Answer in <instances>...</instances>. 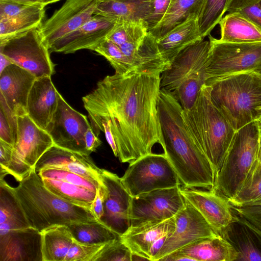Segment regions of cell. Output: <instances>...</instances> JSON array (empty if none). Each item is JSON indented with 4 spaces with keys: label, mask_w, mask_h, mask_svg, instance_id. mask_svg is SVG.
<instances>
[{
    "label": "cell",
    "mask_w": 261,
    "mask_h": 261,
    "mask_svg": "<svg viewBox=\"0 0 261 261\" xmlns=\"http://www.w3.org/2000/svg\"><path fill=\"white\" fill-rule=\"evenodd\" d=\"M160 77L158 72L115 73L82 98L93 131L104 123L110 127L121 163L130 164L162 144Z\"/></svg>",
    "instance_id": "1"
},
{
    "label": "cell",
    "mask_w": 261,
    "mask_h": 261,
    "mask_svg": "<svg viewBox=\"0 0 261 261\" xmlns=\"http://www.w3.org/2000/svg\"><path fill=\"white\" fill-rule=\"evenodd\" d=\"M182 108L172 93L161 89L158 104L161 146L185 188L214 189L215 172L189 132Z\"/></svg>",
    "instance_id": "2"
},
{
    "label": "cell",
    "mask_w": 261,
    "mask_h": 261,
    "mask_svg": "<svg viewBox=\"0 0 261 261\" xmlns=\"http://www.w3.org/2000/svg\"><path fill=\"white\" fill-rule=\"evenodd\" d=\"M14 189L31 227L39 232L96 220L89 208L67 202L49 191L35 170Z\"/></svg>",
    "instance_id": "3"
},
{
    "label": "cell",
    "mask_w": 261,
    "mask_h": 261,
    "mask_svg": "<svg viewBox=\"0 0 261 261\" xmlns=\"http://www.w3.org/2000/svg\"><path fill=\"white\" fill-rule=\"evenodd\" d=\"M181 116L190 135L212 163L216 175L236 130L214 105L207 85L202 86L191 108L182 109Z\"/></svg>",
    "instance_id": "4"
},
{
    "label": "cell",
    "mask_w": 261,
    "mask_h": 261,
    "mask_svg": "<svg viewBox=\"0 0 261 261\" xmlns=\"http://www.w3.org/2000/svg\"><path fill=\"white\" fill-rule=\"evenodd\" d=\"M214 105L234 129L255 120L261 109V74L251 70L208 79Z\"/></svg>",
    "instance_id": "5"
},
{
    "label": "cell",
    "mask_w": 261,
    "mask_h": 261,
    "mask_svg": "<svg viewBox=\"0 0 261 261\" xmlns=\"http://www.w3.org/2000/svg\"><path fill=\"white\" fill-rule=\"evenodd\" d=\"M210 48L209 40L196 42L181 50L161 74V89L171 92L182 109L193 106L208 79L206 67Z\"/></svg>",
    "instance_id": "6"
},
{
    "label": "cell",
    "mask_w": 261,
    "mask_h": 261,
    "mask_svg": "<svg viewBox=\"0 0 261 261\" xmlns=\"http://www.w3.org/2000/svg\"><path fill=\"white\" fill-rule=\"evenodd\" d=\"M260 135L255 120L236 131L222 165L216 175L213 189L227 200L239 192L257 160Z\"/></svg>",
    "instance_id": "7"
},
{
    "label": "cell",
    "mask_w": 261,
    "mask_h": 261,
    "mask_svg": "<svg viewBox=\"0 0 261 261\" xmlns=\"http://www.w3.org/2000/svg\"><path fill=\"white\" fill-rule=\"evenodd\" d=\"M18 133L11 159L0 177L12 175L20 182L35 170L36 164L54 145L50 136L38 126L28 115L17 117Z\"/></svg>",
    "instance_id": "8"
},
{
    "label": "cell",
    "mask_w": 261,
    "mask_h": 261,
    "mask_svg": "<svg viewBox=\"0 0 261 261\" xmlns=\"http://www.w3.org/2000/svg\"><path fill=\"white\" fill-rule=\"evenodd\" d=\"M121 180L132 197L181 186L177 173L164 153L151 152L130 163Z\"/></svg>",
    "instance_id": "9"
},
{
    "label": "cell",
    "mask_w": 261,
    "mask_h": 261,
    "mask_svg": "<svg viewBox=\"0 0 261 261\" xmlns=\"http://www.w3.org/2000/svg\"><path fill=\"white\" fill-rule=\"evenodd\" d=\"M208 36L210 48L206 67L208 79L260 68L261 42L231 43Z\"/></svg>",
    "instance_id": "10"
},
{
    "label": "cell",
    "mask_w": 261,
    "mask_h": 261,
    "mask_svg": "<svg viewBox=\"0 0 261 261\" xmlns=\"http://www.w3.org/2000/svg\"><path fill=\"white\" fill-rule=\"evenodd\" d=\"M0 53L36 78L51 76L55 73V64L38 28L0 41Z\"/></svg>",
    "instance_id": "11"
},
{
    "label": "cell",
    "mask_w": 261,
    "mask_h": 261,
    "mask_svg": "<svg viewBox=\"0 0 261 261\" xmlns=\"http://www.w3.org/2000/svg\"><path fill=\"white\" fill-rule=\"evenodd\" d=\"M179 187L154 190L132 197L130 227L174 217L186 203Z\"/></svg>",
    "instance_id": "12"
},
{
    "label": "cell",
    "mask_w": 261,
    "mask_h": 261,
    "mask_svg": "<svg viewBox=\"0 0 261 261\" xmlns=\"http://www.w3.org/2000/svg\"><path fill=\"white\" fill-rule=\"evenodd\" d=\"M91 127L87 116L72 108L59 93L57 110L45 129L54 145L80 154L90 155L85 135Z\"/></svg>",
    "instance_id": "13"
},
{
    "label": "cell",
    "mask_w": 261,
    "mask_h": 261,
    "mask_svg": "<svg viewBox=\"0 0 261 261\" xmlns=\"http://www.w3.org/2000/svg\"><path fill=\"white\" fill-rule=\"evenodd\" d=\"M100 0H67L38 28L48 49L56 42L76 30L94 15Z\"/></svg>",
    "instance_id": "14"
},
{
    "label": "cell",
    "mask_w": 261,
    "mask_h": 261,
    "mask_svg": "<svg viewBox=\"0 0 261 261\" xmlns=\"http://www.w3.org/2000/svg\"><path fill=\"white\" fill-rule=\"evenodd\" d=\"M174 219L175 229L169 236L153 261H159L167 255L194 241L219 235L187 200L185 207L174 216Z\"/></svg>",
    "instance_id": "15"
},
{
    "label": "cell",
    "mask_w": 261,
    "mask_h": 261,
    "mask_svg": "<svg viewBox=\"0 0 261 261\" xmlns=\"http://www.w3.org/2000/svg\"><path fill=\"white\" fill-rule=\"evenodd\" d=\"M101 178L107 193L103 203V215L99 221L121 236L130 226L132 196L116 174L101 169Z\"/></svg>",
    "instance_id": "16"
},
{
    "label": "cell",
    "mask_w": 261,
    "mask_h": 261,
    "mask_svg": "<svg viewBox=\"0 0 261 261\" xmlns=\"http://www.w3.org/2000/svg\"><path fill=\"white\" fill-rule=\"evenodd\" d=\"M179 191L218 234L235 220L230 204L215 189L180 186Z\"/></svg>",
    "instance_id": "17"
},
{
    "label": "cell",
    "mask_w": 261,
    "mask_h": 261,
    "mask_svg": "<svg viewBox=\"0 0 261 261\" xmlns=\"http://www.w3.org/2000/svg\"><path fill=\"white\" fill-rule=\"evenodd\" d=\"M117 19L94 15L82 26L65 36L49 48L50 53L72 54L87 49L94 50L106 39L115 27Z\"/></svg>",
    "instance_id": "18"
},
{
    "label": "cell",
    "mask_w": 261,
    "mask_h": 261,
    "mask_svg": "<svg viewBox=\"0 0 261 261\" xmlns=\"http://www.w3.org/2000/svg\"><path fill=\"white\" fill-rule=\"evenodd\" d=\"M239 253L221 235L194 241L162 258L161 261H233Z\"/></svg>",
    "instance_id": "19"
},
{
    "label": "cell",
    "mask_w": 261,
    "mask_h": 261,
    "mask_svg": "<svg viewBox=\"0 0 261 261\" xmlns=\"http://www.w3.org/2000/svg\"><path fill=\"white\" fill-rule=\"evenodd\" d=\"M36 77L31 72L11 64L0 72V95L13 114L27 115V101Z\"/></svg>",
    "instance_id": "20"
},
{
    "label": "cell",
    "mask_w": 261,
    "mask_h": 261,
    "mask_svg": "<svg viewBox=\"0 0 261 261\" xmlns=\"http://www.w3.org/2000/svg\"><path fill=\"white\" fill-rule=\"evenodd\" d=\"M47 168L67 170L99 184L102 182L101 169L95 164L90 155L73 152L54 145L38 161L35 171L38 173L40 170Z\"/></svg>",
    "instance_id": "21"
},
{
    "label": "cell",
    "mask_w": 261,
    "mask_h": 261,
    "mask_svg": "<svg viewBox=\"0 0 261 261\" xmlns=\"http://www.w3.org/2000/svg\"><path fill=\"white\" fill-rule=\"evenodd\" d=\"M41 260L40 232L32 227L0 236V261Z\"/></svg>",
    "instance_id": "22"
},
{
    "label": "cell",
    "mask_w": 261,
    "mask_h": 261,
    "mask_svg": "<svg viewBox=\"0 0 261 261\" xmlns=\"http://www.w3.org/2000/svg\"><path fill=\"white\" fill-rule=\"evenodd\" d=\"M59 93L51 76L36 78L27 101V115L39 127L45 129L57 110Z\"/></svg>",
    "instance_id": "23"
},
{
    "label": "cell",
    "mask_w": 261,
    "mask_h": 261,
    "mask_svg": "<svg viewBox=\"0 0 261 261\" xmlns=\"http://www.w3.org/2000/svg\"><path fill=\"white\" fill-rule=\"evenodd\" d=\"M174 217L161 222H152L129 228L120 236L122 242L135 254L149 260V250L161 237L173 232Z\"/></svg>",
    "instance_id": "24"
},
{
    "label": "cell",
    "mask_w": 261,
    "mask_h": 261,
    "mask_svg": "<svg viewBox=\"0 0 261 261\" xmlns=\"http://www.w3.org/2000/svg\"><path fill=\"white\" fill-rule=\"evenodd\" d=\"M203 40L199 32L197 19H187L176 26L164 36L156 40L160 53L170 64L184 49Z\"/></svg>",
    "instance_id": "25"
},
{
    "label": "cell",
    "mask_w": 261,
    "mask_h": 261,
    "mask_svg": "<svg viewBox=\"0 0 261 261\" xmlns=\"http://www.w3.org/2000/svg\"><path fill=\"white\" fill-rule=\"evenodd\" d=\"M30 227L14 188L0 178V236Z\"/></svg>",
    "instance_id": "26"
},
{
    "label": "cell",
    "mask_w": 261,
    "mask_h": 261,
    "mask_svg": "<svg viewBox=\"0 0 261 261\" xmlns=\"http://www.w3.org/2000/svg\"><path fill=\"white\" fill-rule=\"evenodd\" d=\"M220 40L231 43L261 42V28L238 12L228 13L219 22Z\"/></svg>",
    "instance_id": "27"
},
{
    "label": "cell",
    "mask_w": 261,
    "mask_h": 261,
    "mask_svg": "<svg viewBox=\"0 0 261 261\" xmlns=\"http://www.w3.org/2000/svg\"><path fill=\"white\" fill-rule=\"evenodd\" d=\"M206 0H171L160 22L148 32L156 39L161 38L176 26L190 18L198 17Z\"/></svg>",
    "instance_id": "28"
},
{
    "label": "cell",
    "mask_w": 261,
    "mask_h": 261,
    "mask_svg": "<svg viewBox=\"0 0 261 261\" xmlns=\"http://www.w3.org/2000/svg\"><path fill=\"white\" fill-rule=\"evenodd\" d=\"M219 234L236 248L239 253L238 260L261 261V249L255 240V234L236 216L235 220Z\"/></svg>",
    "instance_id": "29"
},
{
    "label": "cell",
    "mask_w": 261,
    "mask_h": 261,
    "mask_svg": "<svg viewBox=\"0 0 261 261\" xmlns=\"http://www.w3.org/2000/svg\"><path fill=\"white\" fill-rule=\"evenodd\" d=\"M43 5H32L0 1V18L11 20L19 30L38 28L45 15Z\"/></svg>",
    "instance_id": "30"
},
{
    "label": "cell",
    "mask_w": 261,
    "mask_h": 261,
    "mask_svg": "<svg viewBox=\"0 0 261 261\" xmlns=\"http://www.w3.org/2000/svg\"><path fill=\"white\" fill-rule=\"evenodd\" d=\"M150 0H100L94 15L119 20H144L150 11Z\"/></svg>",
    "instance_id": "31"
},
{
    "label": "cell",
    "mask_w": 261,
    "mask_h": 261,
    "mask_svg": "<svg viewBox=\"0 0 261 261\" xmlns=\"http://www.w3.org/2000/svg\"><path fill=\"white\" fill-rule=\"evenodd\" d=\"M42 261H65L74 239L66 225H58L40 232Z\"/></svg>",
    "instance_id": "32"
},
{
    "label": "cell",
    "mask_w": 261,
    "mask_h": 261,
    "mask_svg": "<svg viewBox=\"0 0 261 261\" xmlns=\"http://www.w3.org/2000/svg\"><path fill=\"white\" fill-rule=\"evenodd\" d=\"M74 239L89 245H105L120 237L99 220L78 223L68 226Z\"/></svg>",
    "instance_id": "33"
},
{
    "label": "cell",
    "mask_w": 261,
    "mask_h": 261,
    "mask_svg": "<svg viewBox=\"0 0 261 261\" xmlns=\"http://www.w3.org/2000/svg\"><path fill=\"white\" fill-rule=\"evenodd\" d=\"M42 179L45 187L59 198L73 204L90 210L97 192L62 180Z\"/></svg>",
    "instance_id": "34"
},
{
    "label": "cell",
    "mask_w": 261,
    "mask_h": 261,
    "mask_svg": "<svg viewBox=\"0 0 261 261\" xmlns=\"http://www.w3.org/2000/svg\"><path fill=\"white\" fill-rule=\"evenodd\" d=\"M148 32L147 25L143 20L129 21L118 19L106 39L118 46L123 45L139 46L144 42Z\"/></svg>",
    "instance_id": "35"
},
{
    "label": "cell",
    "mask_w": 261,
    "mask_h": 261,
    "mask_svg": "<svg viewBox=\"0 0 261 261\" xmlns=\"http://www.w3.org/2000/svg\"><path fill=\"white\" fill-rule=\"evenodd\" d=\"M227 200L234 206L261 203V165L258 159L252 165L239 192Z\"/></svg>",
    "instance_id": "36"
},
{
    "label": "cell",
    "mask_w": 261,
    "mask_h": 261,
    "mask_svg": "<svg viewBox=\"0 0 261 261\" xmlns=\"http://www.w3.org/2000/svg\"><path fill=\"white\" fill-rule=\"evenodd\" d=\"M231 0H206L197 20L199 32L202 39L210 35L227 12Z\"/></svg>",
    "instance_id": "37"
},
{
    "label": "cell",
    "mask_w": 261,
    "mask_h": 261,
    "mask_svg": "<svg viewBox=\"0 0 261 261\" xmlns=\"http://www.w3.org/2000/svg\"><path fill=\"white\" fill-rule=\"evenodd\" d=\"M94 51L104 57L119 74H127L133 71V65L120 48L106 39L98 45Z\"/></svg>",
    "instance_id": "38"
},
{
    "label": "cell",
    "mask_w": 261,
    "mask_h": 261,
    "mask_svg": "<svg viewBox=\"0 0 261 261\" xmlns=\"http://www.w3.org/2000/svg\"><path fill=\"white\" fill-rule=\"evenodd\" d=\"M41 178L62 180L97 192L99 183L73 172L55 168L40 170L38 173Z\"/></svg>",
    "instance_id": "39"
},
{
    "label": "cell",
    "mask_w": 261,
    "mask_h": 261,
    "mask_svg": "<svg viewBox=\"0 0 261 261\" xmlns=\"http://www.w3.org/2000/svg\"><path fill=\"white\" fill-rule=\"evenodd\" d=\"M18 133L17 117L14 115L0 95V140L14 145Z\"/></svg>",
    "instance_id": "40"
},
{
    "label": "cell",
    "mask_w": 261,
    "mask_h": 261,
    "mask_svg": "<svg viewBox=\"0 0 261 261\" xmlns=\"http://www.w3.org/2000/svg\"><path fill=\"white\" fill-rule=\"evenodd\" d=\"M132 252L121 238L105 244L92 261H131Z\"/></svg>",
    "instance_id": "41"
},
{
    "label": "cell",
    "mask_w": 261,
    "mask_h": 261,
    "mask_svg": "<svg viewBox=\"0 0 261 261\" xmlns=\"http://www.w3.org/2000/svg\"><path fill=\"white\" fill-rule=\"evenodd\" d=\"M228 13H239L261 28V6L259 0H231Z\"/></svg>",
    "instance_id": "42"
},
{
    "label": "cell",
    "mask_w": 261,
    "mask_h": 261,
    "mask_svg": "<svg viewBox=\"0 0 261 261\" xmlns=\"http://www.w3.org/2000/svg\"><path fill=\"white\" fill-rule=\"evenodd\" d=\"M104 245H86L74 240L65 261H92L94 256Z\"/></svg>",
    "instance_id": "43"
},
{
    "label": "cell",
    "mask_w": 261,
    "mask_h": 261,
    "mask_svg": "<svg viewBox=\"0 0 261 261\" xmlns=\"http://www.w3.org/2000/svg\"><path fill=\"white\" fill-rule=\"evenodd\" d=\"M232 212L245 220L261 232V203L234 206L231 205Z\"/></svg>",
    "instance_id": "44"
},
{
    "label": "cell",
    "mask_w": 261,
    "mask_h": 261,
    "mask_svg": "<svg viewBox=\"0 0 261 261\" xmlns=\"http://www.w3.org/2000/svg\"><path fill=\"white\" fill-rule=\"evenodd\" d=\"M171 0H150V11L144 19L148 31L154 29L164 17Z\"/></svg>",
    "instance_id": "45"
},
{
    "label": "cell",
    "mask_w": 261,
    "mask_h": 261,
    "mask_svg": "<svg viewBox=\"0 0 261 261\" xmlns=\"http://www.w3.org/2000/svg\"><path fill=\"white\" fill-rule=\"evenodd\" d=\"M107 193V187L102 181L99 185L96 197L90 208L91 213L97 220H100L103 215V203Z\"/></svg>",
    "instance_id": "46"
},
{
    "label": "cell",
    "mask_w": 261,
    "mask_h": 261,
    "mask_svg": "<svg viewBox=\"0 0 261 261\" xmlns=\"http://www.w3.org/2000/svg\"><path fill=\"white\" fill-rule=\"evenodd\" d=\"M14 146L0 140V171H4L12 157Z\"/></svg>",
    "instance_id": "47"
},
{
    "label": "cell",
    "mask_w": 261,
    "mask_h": 261,
    "mask_svg": "<svg viewBox=\"0 0 261 261\" xmlns=\"http://www.w3.org/2000/svg\"><path fill=\"white\" fill-rule=\"evenodd\" d=\"M85 139L87 149L91 153L101 144V141L98 136L94 133L92 127L88 129L85 135Z\"/></svg>",
    "instance_id": "48"
},
{
    "label": "cell",
    "mask_w": 261,
    "mask_h": 261,
    "mask_svg": "<svg viewBox=\"0 0 261 261\" xmlns=\"http://www.w3.org/2000/svg\"><path fill=\"white\" fill-rule=\"evenodd\" d=\"M172 232L167 233L161 237L154 242V243L152 245L149 252L150 261H153V259L160 252L163 247L166 240Z\"/></svg>",
    "instance_id": "49"
},
{
    "label": "cell",
    "mask_w": 261,
    "mask_h": 261,
    "mask_svg": "<svg viewBox=\"0 0 261 261\" xmlns=\"http://www.w3.org/2000/svg\"><path fill=\"white\" fill-rule=\"evenodd\" d=\"M4 1H8L11 2L23 3L32 5H43L47 6L44 0H0Z\"/></svg>",
    "instance_id": "50"
},
{
    "label": "cell",
    "mask_w": 261,
    "mask_h": 261,
    "mask_svg": "<svg viewBox=\"0 0 261 261\" xmlns=\"http://www.w3.org/2000/svg\"><path fill=\"white\" fill-rule=\"evenodd\" d=\"M11 64L13 63L7 57L0 53V72Z\"/></svg>",
    "instance_id": "51"
},
{
    "label": "cell",
    "mask_w": 261,
    "mask_h": 261,
    "mask_svg": "<svg viewBox=\"0 0 261 261\" xmlns=\"http://www.w3.org/2000/svg\"><path fill=\"white\" fill-rule=\"evenodd\" d=\"M255 121L257 124L258 129L261 133V109L258 112Z\"/></svg>",
    "instance_id": "52"
},
{
    "label": "cell",
    "mask_w": 261,
    "mask_h": 261,
    "mask_svg": "<svg viewBox=\"0 0 261 261\" xmlns=\"http://www.w3.org/2000/svg\"><path fill=\"white\" fill-rule=\"evenodd\" d=\"M257 159H258V160L260 164L261 165V133H260V138H259Z\"/></svg>",
    "instance_id": "53"
},
{
    "label": "cell",
    "mask_w": 261,
    "mask_h": 261,
    "mask_svg": "<svg viewBox=\"0 0 261 261\" xmlns=\"http://www.w3.org/2000/svg\"><path fill=\"white\" fill-rule=\"evenodd\" d=\"M60 1H61V0H44V2L46 4V5L51 4V3L57 2H59Z\"/></svg>",
    "instance_id": "54"
},
{
    "label": "cell",
    "mask_w": 261,
    "mask_h": 261,
    "mask_svg": "<svg viewBox=\"0 0 261 261\" xmlns=\"http://www.w3.org/2000/svg\"><path fill=\"white\" fill-rule=\"evenodd\" d=\"M257 71H258L261 74V67Z\"/></svg>",
    "instance_id": "55"
},
{
    "label": "cell",
    "mask_w": 261,
    "mask_h": 261,
    "mask_svg": "<svg viewBox=\"0 0 261 261\" xmlns=\"http://www.w3.org/2000/svg\"><path fill=\"white\" fill-rule=\"evenodd\" d=\"M259 1H260V6H261V0H259Z\"/></svg>",
    "instance_id": "56"
}]
</instances>
